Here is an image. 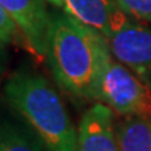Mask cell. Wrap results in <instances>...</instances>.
Masks as SVG:
<instances>
[{
	"instance_id": "3",
	"label": "cell",
	"mask_w": 151,
	"mask_h": 151,
	"mask_svg": "<svg viewBox=\"0 0 151 151\" xmlns=\"http://www.w3.org/2000/svg\"><path fill=\"white\" fill-rule=\"evenodd\" d=\"M94 101L119 116L151 118V88L109 53L98 73Z\"/></svg>"
},
{
	"instance_id": "11",
	"label": "cell",
	"mask_w": 151,
	"mask_h": 151,
	"mask_svg": "<svg viewBox=\"0 0 151 151\" xmlns=\"http://www.w3.org/2000/svg\"><path fill=\"white\" fill-rule=\"evenodd\" d=\"M116 3L132 18L151 24V0H116Z\"/></svg>"
},
{
	"instance_id": "13",
	"label": "cell",
	"mask_w": 151,
	"mask_h": 151,
	"mask_svg": "<svg viewBox=\"0 0 151 151\" xmlns=\"http://www.w3.org/2000/svg\"><path fill=\"white\" fill-rule=\"evenodd\" d=\"M46 3L52 4L56 9H60V10L63 9V0H46Z\"/></svg>"
},
{
	"instance_id": "12",
	"label": "cell",
	"mask_w": 151,
	"mask_h": 151,
	"mask_svg": "<svg viewBox=\"0 0 151 151\" xmlns=\"http://www.w3.org/2000/svg\"><path fill=\"white\" fill-rule=\"evenodd\" d=\"M7 43H4L0 39V84L4 80V74L9 65V52H7Z\"/></svg>"
},
{
	"instance_id": "9",
	"label": "cell",
	"mask_w": 151,
	"mask_h": 151,
	"mask_svg": "<svg viewBox=\"0 0 151 151\" xmlns=\"http://www.w3.org/2000/svg\"><path fill=\"white\" fill-rule=\"evenodd\" d=\"M0 151H50L27 124L0 116Z\"/></svg>"
},
{
	"instance_id": "6",
	"label": "cell",
	"mask_w": 151,
	"mask_h": 151,
	"mask_svg": "<svg viewBox=\"0 0 151 151\" xmlns=\"http://www.w3.org/2000/svg\"><path fill=\"white\" fill-rule=\"evenodd\" d=\"M77 151H120L115 112L106 105L94 104L81 116L77 127Z\"/></svg>"
},
{
	"instance_id": "7",
	"label": "cell",
	"mask_w": 151,
	"mask_h": 151,
	"mask_svg": "<svg viewBox=\"0 0 151 151\" xmlns=\"http://www.w3.org/2000/svg\"><path fill=\"white\" fill-rule=\"evenodd\" d=\"M66 14L108 38L124 11L116 0H63Z\"/></svg>"
},
{
	"instance_id": "5",
	"label": "cell",
	"mask_w": 151,
	"mask_h": 151,
	"mask_svg": "<svg viewBox=\"0 0 151 151\" xmlns=\"http://www.w3.org/2000/svg\"><path fill=\"white\" fill-rule=\"evenodd\" d=\"M0 6L13 18L37 58H46L49 13L46 0H0Z\"/></svg>"
},
{
	"instance_id": "8",
	"label": "cell",
	"mask_w": 151,
	"mask_h": 151,
	"mask_svg": "<svg viewBox=\"0 0 151 151\" xmlns=\"http://www.w3.org/2000/svg\"><path fill=\"white\" fill-rule=\"evenodd\" d=\"M120 151H151V118L124 116L116 123Z\"/></svg>"
},
{
	"instance_id": "2",
	"label": "cell",
	"mask_w": 151,
	"mask_h": 151,
	"mask_svg": "<svg viewBox=\"0 0 151 151\" xmlns=\"http://www.w3.org/2000/svg\"><path fill=\"white\" fill-rule=\"evenodd\" d=\"M7 104L50 151H77V127L63 99L43 76L17 69L4 81Z\"/></svg>"
},
{
	"instance_id": "10",
	"label": "cell",
	"mask_w": 151,
	"mask_h": 151,
	"mask_svg": "<svg viewBox=\"0 0 151 151\" xmlns=\"http://www.w3.org/2000/svg\"><path fill=\"white\" fill-rule=\"evenodd\" d=\"M0 39L7 45H20V46H27V42L22 37L20 28L13 21L6 10L0 6Z\"/></svg>"
},
{
	"instance_id": "1",
	"label": "cell",
	"mask_w": 151,
	"mask_h": 151,
	"mask_svg": "<svg viewBox=\"0 0 151 151\" xmlns=\"http://www.w3.org/2000/svg\"><path fill=\"white\" fill-rule=\"evenodd\" d=\"M109 53L108 39L101 32L63 10L49 13L46 59L63 91L78 99L94 101L98 73Z\"/></svg>"
},
{
	"instance_id": "4",
	"label": "cell",
	"mask_w": 151,
	"mask_h": 151,
	"mask_svg": "<svg viewBox=\"0 0 151 151\" xmlns=\"http://www.w3.org/2000/svg\"><path fill=\"white\" fill-rule=\"evenodd\" d=\"M106 39L113 58L151 88V28L123 13Z\"/></svg>"
}]
</instances>
